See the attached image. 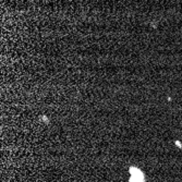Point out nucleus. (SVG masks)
Listing matches in <instances>:
<instances>
[{"label": "nucleus", "mask_w": 182, "mask_h": 182, "mask_svg": "<svg viewBox=\"0 0 182 182\" xmlns=\"http://www.w3.org/2000/svg\"><path fill=\"white\" fill-rule=\"evenodd\" d=\"M130 173H131L130 182H145L144 175L140 169L132 167L130 169Z\"/></svg>", "instance_id": "obj_1"}]
</instances>
